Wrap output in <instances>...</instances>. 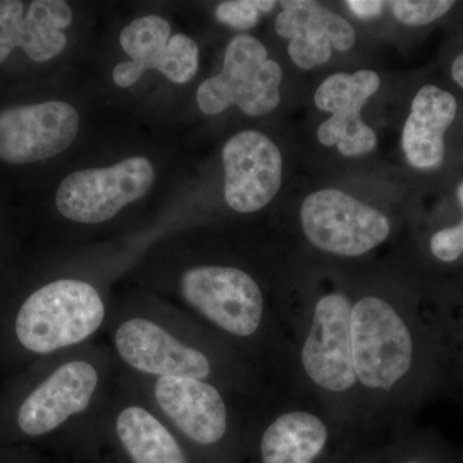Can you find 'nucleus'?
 Wrapping results in <instances>:
<instances>
[{"label": "nucleus", "mask_w": 463, "mask_h": 463, "mask_svg": "<svg viewBox=\"0 0 463 463\" xmlns=\"http://www.w3.org/2000/svg\"><path fill=\"white\" fill-rule=\"evenodd\" d=\"M118 374L103 341L33 362L0 402V435L97 455Z\"/></svg>", "instance_id": "f257e3e1"}, {"label": "nucleus", "mask_w": 463, "mask_h": 463, "mask_svg": "<svg viewBox=\"0 0 463 463\" xmlns=\"http://www.w3.org/2000/svg\"><path fill=\"white\" fill-rule=\"evenodd\" d=\"M103 337L118 370L139 379L191 377L228 390L249 383L233 347L154 294L114 301Z\"/></svg>", "instance_id": "f03ea898"}, {"label": "nucleus", "mask_w": 463, "mask_h": 463, "mask_svg": "<svg viewBox=\"0 0 463 463\" xmlns=\"http://www.w3.org/2000/svg\"><path fill=\"white\" fill-rule=\"evenodd\" d=\"M7 306L0 313V350L32 364L99 341L114 300L103 283L71 273L39 282Z\"/></svg>", "instance_id": "7ed1b4c3"}, {"label": "nucleus", "mask_w": 463, "mask_h": 463, "mask_svg": "<svg viewBox=\"0 0 463 463\" xmlns=\"http://www.w3.org/2000/svg\"><path fill=\"white\" fill-rule=\"evenodd\" d=\"M163 300L178 307L236 352L260 339L265 298L257 279L242 268L194 264L160 282Z\"/></svg>", "instance_id": "20e7f679"}, {"label": "nucleus", "mask_w": 463, "mask_h": 463, "mask_svg": "<svg viewBox=\"0 0 463 463\" xmlns=\"http://www.w3.org/2000/svg\"><path fill=\"white\" fill-rule=\"evenodd\" d=\"M120 373L145 395L194 455L212 452L230 440L236 421L230 390L191 377L139 379Z\"/></svg>", "instance_id": "39448f33"}, {"label": "nucleus", "mask_w": 463, "mask_h": 463, "mask_svg": "<svg viewBox=\"0 0 463 463\" xmlns=\"http://www.w3.org/2000/svg\"><path fill=\"white\" fill-rule=\"evenodd\" d=\"M112 463H197V456L118 371L100 431Z\"/></svg>", "instance_id": "423d86ee"}, {"label": "nucleus", "mask_w": 463, "mask_h": 463, "mask_svg": "<svg viewBox=\"0 0 463 463\" xmlns=\"http://www.w3.org/2000/svg\"><path fill=\"white\" fill-rule=\"evenodd\" d=\"M282 69L268 58L267 48L254 36L232 39L221 74L207 79L197 90V103L206 115H218L237 105L246 115L259 118L279 105Z\"/></svg>", "instance_id": "0eeeda50"}, {"label": "nucleus", "mask_w": 463, "mask_h": 463, "mask_svg": "<svg viewBox=\"0 0 463 463\" xmlns=\"http://www.w3.org/2000/svg\"><path fill=\"white\" fill-rule=\"evenodd\" d=\"M352 354L356 381L373 390H390L413 361L412 335L394 307L364 297L352 307Z\"/></svg>", "instance_id": "6e6552de"}, {"label": "nucleus", "mask_w": 463, "mask_h": 463, "mask_svg": "<svg viewBox=\"0 0 463 463\" xmlns=\"http://www.w3.org/2000/svg\"><path fill=\"white\" fill-rule=\"evenodd\" d=\"M155 181L148 158L130 157L105 169H87L66 176L58 187V213L79 224H102L125 206L145 196Z\"/></svg>", "instance_id": "1a4fd4ad"}, {"label": "nucleus", "mask_w": 463, "mask_h": 463, "mask_svg": "<svg viewBox=\"0 0 463 463\" xmlns=\"http://www.w3.org/2000/svg\"><path fill=\"white\" fill-rule=\"evenodd\" d=\"M307 239L323 251L361 257L390 234V222L379 210L339 190L309 194L300 209Z\"/></svg>", "instance_id": "9d476101"}, {"label": "nucleus", "mask_w": 463, "mask_h": 463, "mask_svg": "<svg viewBox=\"0 0 463 463\" xmlns=\"http://www.w3.org/2000/svg\"><path fill=\"white\" fill-rule=\"evenodd\" d=\"M79 132V115L61 100L0 109V161L29 165L65 151Z\"/></svg>", "instance_id": "9b49d317"}, {"label": "nucleus", "mask_w": 463, "mask_h": 463, "mask_svg": "<svg viewBox=\"0 0 463 463\" xmlns=\"http://www.w3.org/2000/svg\"><path fill=\"white\" fill-rule=\"evenodd\" d=\"M352 307L341 292L319 298L301 349L307 377L327 392H347L358 383L352 354Z\"/></svg>", "instance_id": "f8f14e48"}, {"label": "nucleus", "mask_w": 463, "mask_h": 463, "mask_svg": "<svg viewBox=\"0 0 463 463\" xmlns=\"http://www.w3.org/2000/svg\"><path fill=\"white\" fill-rule=\"evenodd\" d=\"M380 76L373 70H361L353 75L328 76L316 91L315 102L321 111L332 114L319 125L318 139L323 146H337L347 157L370 154L377 146V136L364 123L361 111L379 90Z\"/></svg>", "instance_id": "ddd939ff"}, {"label": "nucleus", "mask_w": 463, "mask_h": 463, "mask_svg": "<svg viewBox=\"0 0 463 463\" xmlns=\"http://www.w3.org/2000/svg\"><path fill=\"white\" fill-rule=\"evenodd\" d=\"M223 165L224 197L234 212H259L281 188V152L257 130H243L225 143Z\"/></svg>", "instance_id": "4468645a"}, {"label": "nucleus", "mask_w": 463, "mask_h": 463, "mask_svg": "<svg viewBox=\"0 0 463 463\" xmlns=\"http://www.w3.org/2000/svg\"><path fill=\"white\" fill-rule=\"evenodd\" d=\"M72 12L62 0H20L0 2V65L14 51L23 50L33 62L57 57L67 44L61 32L71 24Z\"/></svg>", "instance_id": "2eb2a0df"}, {"label": "nucleus", "mask_w": 463, "mask_h": 463, "mask_svg": "<svg viewBox=\"0 0 463 463\" xmlns=\"http://www.w3.org/2000/svg\"><path fill=\"white\" fill-rule=\"evenodd\" d=\"M457 102L448 91L425 85L412 100L404 124L402 145L405 157L417 169H432L443 161L444 134L455 121Z\"/></svg>", "instance_id": "dca6fc26"}, {"label": "nucleus", "mask_w": 463, "mask_h": 463, "mask_svg": "<svg viewBox=\"0 0 463 463\" xmlns=\"http://www.w3.org/2000/svg\"><path fill=\"white\" fill-rule=\"evenodd\" d=\"M327 440L328 429L321 417L307 411L279 414L259 438L260 463H312Z\"/></svg>", "instance_id": "f3484780"}, {"label": "nucleus", "mask_w": 463, "mask_h": 463, "mask_svg": "<svg viewBox=\"0 0 463 463\" xmlns=\"http://www.w3.org/2000/svg\"><path fill=\"white\" fill-rule=\"evenodd\" d=\"M283 11L276 18V32L285 39L300 33L325 35L330 39L332 48L347 52L354 47L355 30L325 5L310 0H285L279 3Z\"/></svg>", "instance_id": "a211bd4d"}, {"label": "nucleus", "mask_w": 463, "mask_h": 463, "mask_svg": "<svg viewBox=\"0 0 463 463\" xmlns=\"http://www.w3.org/2000/svg\"><path fill=\"white\" fill-rule=\"evenodd\" d=\"M172 27L158 16L137 18L124 27L120 33V44L125 53L133 58L128 62L118 63L112 72V78L118 87L129 88L145 74V67L152 58L156 57L169 43Z\"/></svg>", "instance_id": "6ab92c4d"}, {"label": "nucleus", "mask_w": 463, "mask_h": 463, "mask_svg": "<svg viewBox=\"0 0 463 463\" xmlns=\"http://www.w3.org/2000/svg\"><path fill=\"white\" fill-rule=\"evenodd\" d=\"M197 69L199 47L183 33L172 36L166 47L146 66V71L158 70L161 74L176 84L188 83L196 75Z\"/></svg>", "instance_id": "aec40b11"}, {"label": "nucleus", "mask_w": 463, "mask_h": 463, "mask_svg": "<svg viewBox=\"0 0 463 463\" xmlns=\"http://www.w3.org/2000/svg\"><path fill=\"white\" fill-rule=\"evenodd\" d=\"M273 0H233L221 3L215 16L232 29L248 30L257 25L260 14H267L276 7Z\"/></svg>", "instance_id": "412c9836"}, {"label": "nucleus", "mask_w": 463, "mask_h": 463, "mask_svg": "<svg viewBox=\"0 0 463 463\" xmlns=\"http://www.w3.org/2000/svg\"><path fill=\"white\" fill-rule=\"evenodd\" d=\"M395 18L411 26H422L444 16L455 3L448 0H394L389 3Z\"/></svg>", "instance_id": "4be33fe9"}, {"label": "nucleus", "mask_w": 463, "mask_h": 463, "mask_svg": "<svg viewBox=\"0 0 463 463\" xmlns=\"http://www.w3.org/2000/svg\"><path fill=\"white\" fill-rule=\"evenodd\" d=\"M288 51L295 65L310 70L330 60L332 44L327 36L300 33L289 39Z\"/></svg>", "instance_id": "5701e85b"}, {"label": "nucleus", "mask_w": 463, "mask_h": 463, "mask_svg": "<svg viewBox=\"0 0 463 463\" xmlns=\"http://www.w3.org/2000/svg\"><path fill=\"white\" fill-rule=\"evenodd\" d=\"M431 251L441 261H455L463 252V219L456 227L439 231L432 236Z\"/></svg>", "instance_id": "b1692460"}, {"label": "nucleus", "mask_w": 463, "mask_h": 463, "mask_svg": "<svg viewBox=\"0 0 463 463\" xmlns=\"http://www.w3.org/2000/svg\"><path fill=\"white\" fill-rule=\"evenodd\" d=\"M347 7L355 14L362 18H371L380 16L385 3L379 0H350L346 2Z\"/></svg>", "instance_id": "393cba45"}, {"label": "nucleus", "mask_w": 463, "mask_h": 463, "mask_svg": "<svg viewBox=\"0 0 463 463\" xmlns=\"http://www.w3.org/2000/svg\"><path fill=\"white\" fill-rule=\"evenodd\" d=\"M453 79L463 88V54L456 58L452 65Z\"/></svg>", "instance_id": "a878e982"}, {"label": "nucleus", "mask_w": 463, "mask_h": 463, "mask_svg": "<svg viewBox=\"0 0 463 463\" xmlns=\"http://www.w3.org/2000/svg\"><path fill=\"white\" fill-rule=\"evenodd\" d=\"M457 194H458L459 203L463 207V182L459 184L458 190H457Z\"/></svg>", "instance_id": "bb28decb"}, {"label": "nucleus", "mask_w": 463, "mask_h": 463, "mask_svg": "<svg viewBox=\"0 0 463 463\" xmlns=\"http://www.w3.org/2000/svg\"><path fill=\"white\" fill-rule=\"evenodd\" d=\"M410 463H417V462H410Z\"/></svg>", "instance_id": "cd10ccee"}]
</instances>
